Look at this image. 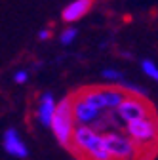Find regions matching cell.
Returning <instances> with one entry per match:
<instances>
[{
    "label": "cell",
    "instance_id": "3",
    "mask_svg": "<svg viewBox=\"0 0 158 160\" xmlns=\"http://www.w3.org/2000/svg\"><path fill=\"white\" fill-rule=\"evenodd\" d=\"M50 128H52L55 139L59 141V145L71 149L72 133L76 130V118L72 114V97H65L63 101L57 103V109H55Z\"/></svg>",
    "mask_w": 158,
    "mask_h": 160
},
{
    "label": "cell",
    "instance_id": "13",
    "mask_svg": "<svg viewBox=\"0 0 158 160\" xmlns=\"http://www.w3.org/2000/svg\"><path fill=\"white\" fill-rule=\"evenodd\" d=\"M103 76L107 80H111V82H120V80H122V74L118 72V71H114V69H105L103 71Z\"/></svg>",
    "mask_w": 158,
    "mask_h": 160
},
{
    "label": "cell",
    "instance_id": "11",
    "mask_svg": "<svg viewBox=\"0 0 158 160\" xmlns=\"http://www.w3.org/2000/svg\"><path fill=\"white\" fill-rule=\"evenodd\" d=\"M141 71H143L149 78L158 80V65H156L154 61H151V59H145V61L141 63Z\"/></svg>",
    "mask_w": 158,
    "mask_h": 160
},
{
    "label": "cell",
    "instance_id": "2",
    "mask_svg": "<svg viewBox=\"0 0 158 160\" xmlns=\"http://www.w3.org/2000/svg\"><path fill=\"white\" fill-rule=\"evenodd\" d=\"M126 133L137 145L141 158H151L158 152V120H156V114H149V116L128 122Z\"/></svg>",
    "mask_w": 158,
    "mask_h": 160
},
{
    "label": "cell",
    "instance_id": "7",
    "mask_svg": "<svg viewBox=\"0 0 158 160\" xmlns=\"http://www.w3.org/2000/svg\"><path fill=\"white\" fill-rule=\"evenodd\" d=\"M72 114L76 118V124H97L103 118L105 111L97 109L95 105H91L88 99L78 92L76 95H72Z\"/></svg>",
    "mask_w": 158,
    "mask_h": 160
},
{
    "label": "cell",
    "instance_id": "12",
    "mask_svg": "<svg viewBox=\"0 0 158 160\" xmlns=\"http://www.w3.org/2000/svg\"><path fill=\"white\" fill-rule=\"evenodd\" d=\"M76 29L74 27H69V29H65L63 31V34H61V42L65 44V46H69V44H72L74 42V38H76Z\"/></svg>",
    "mask_w": 158,
    "mask_h": 160
},
{
    "label": "cell",
    "instance_id": "10",
    "mask_svg": "<svg viewBox=\"0 0 158 160\" xmlns=\"http://www.w3.org/2000/svg\"><path fill=\"white\" fill-rule=\"evenodd\" d=\"M55 109H57V103H55L53 95L52 93H44L40 97V103H38V120H40L42 126H46V128L52 126Z\"/></svg>",
    "mask_w": 158,
    "mask_h": 160
},
{
    "label": "cell",
    "instance_id": "15",
    "mask_svg": "<svg viewBox=\"0 0 158 160\" xmlns=\"http://www.w3.org/2000/svg\"><path fill=\"white\" fill-rule=\"evenodd\" d=\"M38 38H40V40H48L50 38V31L48 29H42L40 32H38Z\"/></svg>",
    "mask_w": 158,
    "mask_h": 160
},
{
    "label": "cell",
    "instance_id": "5",
    "mask_svg": "<svg viewBox=\"0 0 158 160\" xmlns=\"http://www.w3.org/2000/svg\"><path fill=\"white\" fill-rule=\"evenodd\" d=\"M116 116L122 120L124 124L131 122V120H137V118H143V116H149V114H154V109L152 105L147 101L145 95H135V93H128L122 103L116 107Z\"/></svg>",
    "mask_w": 158,
    "mask_h": 160
},
{
    "label": "cell",
    "instance_id": "14",
    "mask_svg": "<svg viewBox=\"0 0 158 160\" xmlns=\"http://www.w3.org/2000/svg\"><path fill=\"white\" fill-rule=\"evenodd\" d=\"M27 78H29V76H27V72H25V71L15 72V82H17V84H25V82H27Z\"/></svg>",
    "mask_w": 158,
    "mask_h": 160
},
{
    "label": "cell",
    "instance_id": "1",
    "mask_svg": "<svg viewBox=\"0 0 158 160\" xmlns=\"http://www.w3.org/2000/svg\"><path fill=\"white\" fill-rule=\"evenodd\" d=\"M71 151L80 158H91V160H111V154L107 151L105 135L99 133L90 124H78L72 133Z\"/></svg>",
    "mask_w": 158,
    "mask_h": 160
},
{
    "label": "cell",
    "instance_id": "8",
    "mask_svg": "<svg viewBox=\"0 0 158 160\" xmlns=\"http://www.w3.org/2000/svg\"><path fill=\"white\" fill-rule=\"evenodd\" d=\"M93 6V0H72V2L63 10V21L67 23H74L78 19H82Z\"/></svg>",
    "mask_w": 158,
    "mask_h": 160
},
{
    "label": "cell",
    "instance_id": "4",
    "mask_svg": "<svg viewBox=\"0 0 158 160\" xmlns=\"http://www.w3.org/2000/svg\"><path fill=\"white\" fill-rule=\"evenodd\" d=\"M80 93L88 99L91 105L101 109L105 112L116 111V107L122 103V99L128 95V92L122 86H97V88H84Z\"/></svg>",
    "mask_w": 158,
    "mask_h": 160
},
{
    "label": "cell",
    "instance_id": "6",
    "mask_svg": "<svg viewBox=\"0 0 158 160\" xmlns=\"http://www.w3.org/2000/svg\"><path fill=\"white\" fill-rule=\"evenodd\" d=\"M105 135V143H107V151L111 154L112 160H131V158H141L139 156V149L133 143V139L128 133H120V132H109L103 133Z\"/></svg>",
    "mask_w": 158,
    "mask_h": 160
},
{
    "label": "cell",
    "instance_id": "9",
    "mask_svg": "<svg viewBox=\"0 0 158 160\" xmlns=\"http://www.w3.org/2000/svg\"><path fill=\"white\" fill-rule=\"evenodd\" d=\"M4 151L12 156H17V158H25L29 154L27 145L23 143V139L19 137V133L15 130H8L4 133Z\"/></svg>",
    "mask_w": 158,
    "mask_h": 160
}]
</instances>
